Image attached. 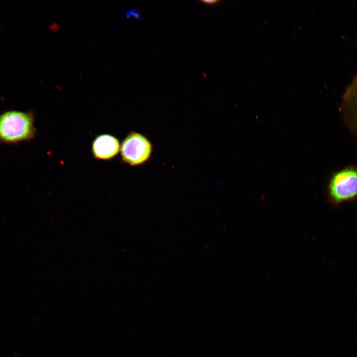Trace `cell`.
<instances>
[{
    "mask_svg": "<svg viewBox=\"0 0 357 357\" xmlns=\"http://www.w3.org/2000/svg\"><path fill=\"white\" fill-rule=\"evenodd\" d=\"M33 112L7 110L0 114V143L17 145L37 135Z\"/></svg>",
    "mask_w": 357,
    "mask_h": 357,
    "instance_id": "6da1fadb",
    "label": "cell"
},
{
    "mask_svg": "<svg viewBox=\"0 0 357 357\" xmlns=\"http://www.w3.org/2000/svg\"><path fill=\"white\" fill-rule=\"evenodd\" d=\"M329 189L332 199L337 203L355 197L357 195V171L346 169L337 173Z\"/></svg>",
    "mask_w": 357,
    "mask_h": 357,
    "instance_id": "3957f363",
    "label": "cell"
},
{
    "mask_svg": "<svg viewBox=\"0 0 357 357\" xmlns=\"http://www.w3.org/2000/svg\"><path fill=\"white\" fill-rule=\"evenodd\" d=\"M152 152L150 141L145 135L134 131L128 134L120 144L121 159L131 166L145 163L151 158Z\"/></svg>",
    "mask_w": 357,
    "mask_h": 357,
    "instance_id": "7a4b0ae2",
    "label": "cell"
},
{
    "mask_svg": "<svg viewBox=\"0 0 357 357\" xmlns=\"http://www.w3.org/2000/svg\"><path fill=\"white\" fill-rule=\"evenodd\" d=\"M201 1H202V2H204V3H207V4H212V3H215V2H217V0H205Z\"/></svg>",
    "mask_w": 357,
    "mask_h": 357,
    "instance_id": "5b68a950",
    "label": "cell"
},
{
    "mask_svg": "<svg viewBox=\"0 0 357 357\" xmlns=\"http://www.w3.org/2000/svg\"><path fill=\"white\" fill-rule=\"evenodd\" d=\"M119 139L109 134L97 136L92 143V153L98 160H109L116 157L120 151Z\"/></svg>",
    "mask_w": 357,
    "mask_h": 357,
    "instance_id": "277c9868",
    "label": "cell"
}]
</instances>
